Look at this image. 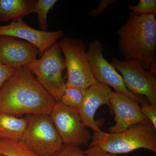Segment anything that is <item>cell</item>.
<instances>
[{"label": "cell", "instance_id": "1", "mask_svg": "<svg viewBox=\"0 0 156 156\" xmlns=\"http://www.w3.org/2000/svg\"><path fill=\"white\" fill-rule=\"evenodd\" d=\"M56 102L27 66L17 68L0 89V112L16 116L50 115Z\"/></svg>", "mask_w": 156, "mask_h": 156}, {"label": "cell", "instance_id": "2", "mask_svg": "<svg viewBox=\"0 0 156 156\" xmlns=\"http://www.w3.org/2000/svg\"><path fill=\"white\" fill-rule=\"evenodd\" d=\"M118 35L119 50L125 59L138 61L148 70L156 60L155 14L138 15L130 11Z\"/></svg>", "mask_w": 156, "mask_h": 156}, {"label": "cell", "instance_id": "3", "mask_svg": "<svg viewBox=\"0 0 156 156\" xmlns=\"http://www.w3.org/2000/svg\"><path fill=\"white\" fill-rule=\"evenodd\" d=\"M110 153L127 154L144 149L156 154V129L151 123L138 124L119 133L94 132L89 146Z\"/></svg>", "mask_w": 156, "mask_h": 156}, {"label": "cell", "instance_id": "4", "mask_svg": "<svg viewBox=\"0 0 156 156\" xmlns=\"http://www.w3.org/2000/svg\"><path fill=\"white\" fill-rule=\"evenodd\" d=\"M61 51L59 44L56 43L41 58L27 66L56 101H60L66 87L62 76L66 67Z\"/></svg>", "mask_w": 156, "mask_h": 156}, {"label": "cell", "instance_id": "5", "mask_svg": "<svg viewBox=\"0 0 156 156\" xmlns=\"http://www.w3.org/2000/svg\"><path fill=\"white\" fill-rule=\"evenodd\" d=\"M20 140L40 156H50L63 145L49 115H27Z\"/></svg>", "mask_w": 156, "mask_h": 156}, {"label": "cell", "instance_id": "6", "mask_svg": "<svg viewBox=\"0 0 156 156\" xmlns=\"http://www.w3.org/2000/svg\"><path fill=\"white\" fill-rule=\"evenodd\" d=\"M59 44L64 55L67 82L83 92L98 83L88 61L87 48L82 40L65 37Z\"/></svg>", "mask_w": 156, "mask_h": 156}, {"label": "cell", "instance_id": "7", "mask_svg": "<svg viewBox=\"0 0 156 156\" xmlns=\"http://www.w3.org/2000/svg\"><path fill=\"white\" fill-rule=\"evenodd\" d=\"M103 49V44L99 40H95L89 43L87 50L88 61L96 81L112 87L115 92L126 95L141 105L148 103L146 98L135 95L127 89L122 76L105 58Z\"/></svg>", "mask_w": 156, "mask_h": 156}, {"label": "cell", "instance_id": "8", "mask_svg": "<svg viewBox=\"0 0 156 156\" xmlns=\"http://www.w3.org/2000/svg\"><path fill=\"white\" fill-rule=\"evenodd\" d=\"M63 144L87 145L92 134L76 110L56 101L50 115Z\"/></svg>", "mask_w": 156, "mask_h": 156}, {"label": "cell", "instance_id": "9", "mask_svg": "<svg viewBox=\"0 0 156 156\" xmlns=\"http://www.w3.org/2000/svg\"><path fill=\"white\" fill-rule=\"evenodd\" d=\"M112 64L121 73L124 84L130 92L144 96L151 105H156L155 76L134 60L112 59Z\"/></svg>", "mask_w": 156, "mask_h": 156}, {"label": "cell", "instance_id": "10", "mask_svg": "<svg viewBox=\"0 0 156 156\" xmlns=\"http://www.w3.org/2000/svg\"><path fill=\"white\" fill-rule=\"evenodd\" d=\"M64 35L62 30L43 31L27 25L23 19L12 21L9 25H0V36H7L25 40L38 49L41 56Z\"/></svg>", "mask_w": 156, "mask_h": 156}, {"label": "cell", "instance_id": "11", "mask_svg": "<svg viewBox=\"0 0 156 156\" xmlns=\"http://www.w3.org/2000/svg\"><path fill=\"white\" fill-rule=\"evenodd\" d=\"M138 104L122 93L112 91L110 105L114 112L115 123L109 128V133H119L136 124L150 123Z\"/></svg>", "mask_w": 156, "mask_h": 156}, {"label": "cell", "instance_id": "12", "mask_svg": "<svg viewBox=\"0 0 156 156\" xmlns=\"http://www.w3.org/2000/svg\"><path fill=\"white\" fill-rule=\"evenodd\" d=\"M112 92L109 87L98 82L83 92V100L79 114L84 125L91 128L94 132L102 131L100 127L103 125L104 120H95V115L97 110L102 105H108L111 109Z\"/></svg>", "mask_w": 156, "mask_h": 156}, {"label": "cell", "instance_id": "13", "mask_svg": "<svg viewBox=\"0 0 156 156\" xmlns=\"http://www.w3.org/2000/svg\"><path fill=\"white\" fill-rule=\"evenodd\" d=\"M36 47L13 37L0 36V63L17 69L27 66L37 59Z\"/></svg>", "mask_w": 156, "mask_h": 156}, {"label": "cell", "instance_id": "14", "mask_svg": "<svg viewBox=\"0 0 156 156\" xmlns=\"http://www.w3.org/2000/svg\"><path fill=\"white\" fill-rule=\"evenodd\" d=\"M35 0H0V21H17L34 13Z\"/></svg>", "mask_w": 156, "mask_h": 156}, {"label": "cell", "instance_id": "15", "mask_svg": "<svg viewBox=\"0 0 156 156\" xmlns=\"http://www.w3.org/2000/svg\"><path fill=\"white\" fill-rule=\"evenodd\" d=\"M27 124L25 118L0 112V138L20 140Z\"/></svg>", "mask_w": 156, "mask_h": 156}, {"label": "cell", "instance_id": "16", "mask_svg": "<svg viewBox=\"0 0 156 156\" xmlns=\"http://www.w3.org/2000/svg\"><path fill=\"white\" fill-rule=\"evenodd\" d=\"M0 155L2 156H40L20 140L0 138Z\"/></svg>", "mask_w": 156, "mask_h": 156}, {"label": "cell", "instance_id": "17", "mask_svg": "<svg viewBox=\"0 0 156 156\" xmlns=\"http://www.w3.org/2000/svg\"><path fill=\"white\" fill-rule=\"evenodd\" d=\"M83 100V92L66 82V87L59 101L62 104L76 110L79 112Z\"/></svg>", "mask_w": 156, "mask_h": 156}, {"label": "cell", "instance_id": "18", "mask_svg": "<svg viewBox=\"0 0 156 156\" xmlns=\"http://www.w3.org/2000/svg\"><path fill=\"white\" fill-rule=\"evenodd\" d=\"M57 2V0L37 1L34 9V13L37 14L38 23L41 30L47 31L48 27L47 21L48 13Z\"/></svg>", "mask_w": 156, "mask_h": 156}, {"label": "cell", "instance_id": "19", "mask_svg": "<svg viewBox=\"0 0 156 156\" xmlns=\"http://www.w3.org/2000/svg\"><path fill=\"white\" fill-rule=\"evenodd\" d=\"M129 10L138 15L155 14L156 13V0H140L138 4L135 5H128Z\"/></svg>", "mask_w": 156, "mask_h": 156}, {"label": "cell", "instance_id": "20", "mask_svg": "<svg viewBox=\"0 0 156 156\" xmlns=\"http://www.w3.org/2000/svg\"><path fill=\"white\" fill-rule=\"evenodd\" d=\"M50 156H84V151L78 146L63 144L59 150Z\"/></svg>", "mask_w": 156, "mask_h": 156}, {"label": "cell", "instance_id": "21", "mask_svg": "<svg viewBox=\"0 0 156 156\" xmlns=\"http://www.w3.org/2000/svg\"><path fill=\"white\" fill-rule=\"evenodd\" d=\"M140 109L142 113L156 129V105H151L149 103L142 105Z\"/></svg>", "mask_w": 156, "mask_h": 156}, {"label": "cell", "instance_id": "22", "mask_svg": "<svg viewBox=\"0 0 156 156\" xmlns=\"http://www.w3.org/2000/svg\"><path fill=\"white\" fill-rule=\"evenodd\" d=\"M17 69L0 63V89L16 73Z\"/></svg>", "mask_w": 156, "mask_h": 156}, {"label": "cell", "instance_id": "23", "mask_svg": "<svg viewBox=\"0 0 156 156\" xmlns=\"http://www.w3.org/2000/svg\"><path fill=\"white\" fill-rule=\"evenodd\" d=\"M84 156H120L116 154L107 152L96 146H89V148L84 151Z\"/></svg>", "mask_w": 156, "mask_h": 156}, {"label": "cell", "instance_id": "24", "mask_svg": "<svg viewBox=\"0 0 156 156\" xmlns=\"http://www.w3.org/2000/svg\"><path fill=\"white\" fill-rule=\"evenodd\" d=\"M115 2V0H100L97 8L90 12V16L93 17H98L110 5Z\"/></svg>", "mask_w": 156, "mask_h": 156}, {"label": "cell", "instance_id": "25", "mask_svg": "<svg viewBox=\"0 0 156 156\" xmlns=\"http://www.w3.org/2000/svg\"><path fill=\"white\" fill-rule=\"evenodd\" d=\"M156 60H154L152 62V63L151 64L150 66V67L149 69H150V72L151 73L153 74L154 76H155L156 75Z\"/></svg>", "mask_w": 156, "mask_h": 156}, {"label": "cell", "instance_id": "26", "mask_svg": "<svg viewBox=\"0 0 156 156\" xmlns=\"http://www.w3.org/2000/svg\"><path fill=\"white\" fill-rule=\"evenodd\" d=\"M1 156H2L1 155Z\"/></svg>", "mask_w": 156, "mask_h": 156}, {"label": "cell", "instance_id": "27", "mask_svg": "<svg viewBox=\"0 0 156 156\" xmlns=\"http://www.w3.org/2000/svg\"><path fill=\"white\" fill-rule=\"evenodd\" d=\"M0 156H1V155H0Z\"/></svg>", "mask_w": 156, "mask_h": 156}]
</instances>
